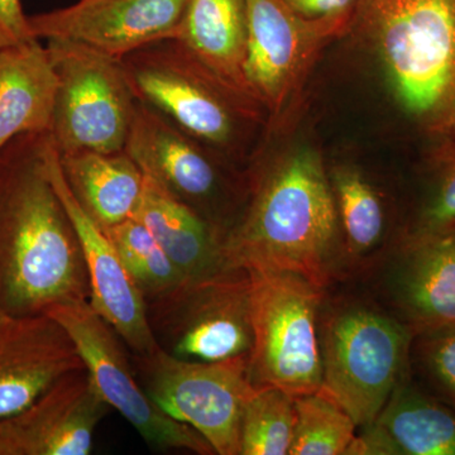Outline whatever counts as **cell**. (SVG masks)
<instances>
[{
	"instance_id": "9c48e42d",
	"label": "cell",
	"mask_w": 455,
	"mask_h": 455,
	"mask_svg": "<svg viewBox=\"0 0 455 455\" xmlns=\"http://www.w3.org/2000/svg\"><path fill=\"white\" fill-rule=\"evenodd\" d=\"M132 357L140 386L164 414L193 427L215 454L241 453L242 415L254 390L248 358L205 363L161 348Z\"/></svg>"
},
{
	"instance_id": "8fae6325",
	"label": "cell",
	"mask_w": 455,
	"mask_h": 455,
	"mask_svg": "<svg viewBox=\"0 0 455 455\" xmlns=\"http://www.w3.org/2000/svg\"><path fill=\"white\" fill-rule=\"evenodd\" d=\"M188 0H77L68 7L29 16L38 40L82 44L122 60L134 51L173 40Z\"/></svg>"
},
{
	"instance_id": "7402d4cb",
	"label": "cell",
	"mask_w": 455,
	"mask_h": 455,
	"mask_svg": "<svg viewBox=\"0 0 455 455\" xmlns=\"http://www.w3.org/2000/svg\"><path fill=\"white\" fill-rule=\"evenodd\" d=\"M60 163L75 199L99 226L108 229L136 215L146 178L127 152H80L60 156Z\"/></svg>"
},
{
	"instance_id": "277c9868",
	"label": "cell",
	"mask_w": 455,
	"mask_h": 455,
	"mask_svg": "<svg viewBox=\"0 0 455 455\" xmlns=\"http://www.w3.org/2000/svg\"><path fill=\"white\" fill-rule=\"evenodd\" d=\"M134 94L215 151L236 148L259 101L221 82L178 41L155 42L121 60Z\"/></svg>"
},
{
	"instance_id": "6da1fadb",
	"label": "cell",
	"mask_w": 455,
	"mask_h": 455,
	"mask_svg": "<svg viewBox=\"0 0 455 455\" xmlns=\"http://www.w3.org/2000/svg\"><path fill=\"white\" fill-rule=\"evenodd\" d=\"M50 134L0 149V307L12 317L90 301L82 247L49 170Z\"/></svg>"
},
{
	"instance_id": "f546056e",
	"label": "cell",
	"mask_w": 455,
	"mask_h": 455,
	"mask_svg": "<svg viewBox=\"0 0 455 455\" xmlns=\"http://www.w3.org/2000/svg\"><path fill=\"white\" fill-rule=\"evenodd\" d=\"M20 0H0V50L35 40ZM38 40V38H37Z\"/></svg>"
},
{
	"instance_id": "83f0119b",
	"label": "cell",
	"mask_w": 455,
	"mask_h": 455,
	"mask_svg": "<svg viewBox=\"0 0 455 455\" xmlns=\"http://www.w3.org/2000/svg\"><path fill=\"white\" fill-rule=\"evenodd\" d=\"M455 232V160L443 173L412 235Z\"/></svg>"
},
{
	"instance_id": "4316f807",
	"label": "cell",
	"mask_w": 455,
	"mask_h": 455,
	"mask_svg": "<svg viewBox=\"0 0 455 455\" xmlns=\"http://www.w3.org/2000/svg\"><path fill=\"white\" fill-rule=\"evenodd\" d=\"M416 355L431 385L455 407V324L415 335Z\"/></svg>"
},
{
	"instance_id": "7c38bea8",
	"label": "cell",
	"mask_w": 455,
	"mask_h": 455,
	"mask_svg": "<svg viewBox=\"0 0 455 455\" xmlns=\"http://www.w3.org/2000/svg\"><path fill=\"white\" fill-rule=\"evenodd\" d=\"M46 160L51 181L73 221L82 247L89 276L90 305L112 326L132 355H145L155 352L160 347L149 328L145 298L106 230L95 223L75 199L51 139Z\"/></svg>"
},
{
	"instance_id": "484cf974",
	"label": "cell",
	"mask_w": 455,
	"mask_h": 455,
	"mask_svg": "<svg viewBox=\"0 0 455 455\" xmlns=\"http://www.w3.org/2000/svg\"><path fill=\"white\" fill-rule=\"evenodd\" d=\"M331 188L349 252H371L385 230V212L376 191L361 173L344 167L333 173Z\"/></svg>"
},
{
	"instance_id": "d4e9b609",
	"label": "cell",
	"mask_w": 455,
	"mask_h": 455,
	"mask_svg": "<svg viewBox=\"0 0 455 455\" xmlns=\"http://www.w3.org/2000/svg\"><path fill=\"white\" fill-rule=\"evenodd\" d=\"M104 230L112 239L146 302L163 295L185 280L142 221L131 218Z\"/></svg>"
},
{
	"instance_id": "9a60e30c",
	"label": "cell",
	"mask_w": 455,
	"mask_h": 455,
	"mask_svg": "<svg viewBox=\"0 0 455 455\" xmlns=\"http://www.w3.org/2000/svg\"><path fill=\"white\" fill-rule=\"evenodd\" d=\"M84 368L73 339L53 317H13L0 331V418L23 411Z\"/></svg>"
},
{
	"instance_id": "4fadbf2b",
	"label": "cell",
	"mask_w": 455,
	"mask_h": 455,
	"mask_svg": "<svg viewBox=\"0 0 455 455\" xmlns=\"http://www.w3.org/2000/svg\"><path fill=\"white\" fill-rule=\"evenodd\" d=\"M209 148L154 108L137 103L124 151L147 179L220 228L214 209L224 179Z\"/></svg>"
},
{
	"instance_id": "cb8c5ba5",
	"label": "cell",
	"mask_w": 455,
	"mask_h": 455,
	"mask_svg": "<svg viewBox=\"0 0 455 455\" xmlns=\"http://www.w3.org/2000/svg\"><path fill=\"white\" fill-rule=\"evenodd\" d=\"M295 400L274 386H254L245 401L239 455H287L295 433Z\"/></svg>"
},
{
	"instance_id": "7a4b0ae2",
	"label": "cell",
	"mask_w": 455,
	"mask_h": 455,
	"mask_svg": "<svg viewBox=\"0 0 455 455\" xmlns=\"http://www.w3.org/2000/svg\"><path fill=\"white\" fill-rule=\"evenodd\" d=\"M221 248L229 267L289 272L324 289L337 265L339 217L320 156L304 147L259 171Z\"/></svg>"
},
{
	"instance_id": "2e32d148",
	"label": "cell",
	"mask_w": 455,
	"mask_h": 455,
	"mask_svg": "<svg viewBox=\"0 0 455 455\" xmlns=\"http://www.w3.org/2000/svg\"><path fill=\"white\" fill-rule=\"evenodd\" d=\"M244 77L259 104L280 109L304 70L311 44L326 32L304 22L283 0H245Z\"/></svg>"
},
{
	"instance_id": "4dcf8cb0",
	"label": "cell",
	"mask_w": 455,
	"mask_h": 455,
	"mask_svg": "<svg viewBox=\"0 0 455 455\" xmlns=\"http://www.w3.org/2000/svg\"><path fill=\"white\" fill-rule=\"evenodd\" d=\"M12 319H13V317L9 316L8 314L0 307V331H2V329L4 328Z\"/></svg>"
},
{
	"instance_id": "52a82bcc",
	"label": "cell",
	"mask_w": 455,
	"mask_h": 455,
	"mask_svg": "<svg viewBox=\"0 0 455 455\" xmlns=\"http://www.w3.org/2000/svg\"><path fill=\"white\" fill-rule=\"evenodd\" d=\"M57 79L50 139L60 156L124 151L139 98L121 60L46 41Z\"/></svg>"
},
{
	"instance_id": "5b68a950",
	"label": "cell",
	"mask_w": 455,
	"mask_h": 455,
	"mask_svg": "<svg viewBox=\"0 0 455 455\" xmlns=\"http://www.w3.org/2000/svg\"><path fill=\"white\" fill-rule=\"evenodd\" d=\"M414 337L406 323L370 307L331 314L320 334L322 390L363 429L406 379Z\"/></svg>"
},
{
	"instance_id": "ffe728a7",
	"label": "cell",
	"mask_w": 455,
	"mask_h": 455,
	"mask_svg": "<svg viewBox=\"0 0 455 455\" xmlns=\"http://www.w3.org/2000/svg\"><path fill=\"white\" fill-rule=\"evenodd\" d=\"M133 218L148 228L185 278L211 276L229 267L223 256L220 228L149 179L146 178Z\"/></svg>"
},
{
	"instance_id": "5bb4252c",
	"label": "cell",
	"mask_w": 455,
	"mask_h": 455,
	"mask_svg": "<svg viewBox=\"0 0 455 455\" xmlns=\"http://www.w3.org/2000/svg\"><path fill=\"white\" fill-rule=\"evenodd\" d=\"M108 407L85 368L68 374L23 411L0 418V455H88Z\"/></svg>"
},
{
	"instance_id": "d6986e66",
	"label": "cell",
	"mask_w": 455,
	"mask_h": 455,
	"mask_svg": "<svg viewBox=\"0 0 455 455\" xmlns=\"http://www.w3.org/2000/svg\"><path fill=\"white\" fill-rule=\"evenodd\" d=\"M57 79L46 44L0 50V149L22 134H50Z\"/></svg>"
},
{
	"instance_id": "ac0fdd59",
	"label": "cell",
	"mask_w": 455,
	"mask_h": 455,
	"mask_svg": "<svg viewBox=\"0 0 455 455\" xmlns=\"http://www.w3.org/2000/svg\"><path fill=\"white\" fill-rule=\"evenodd\" d=\"M394 291L415 335L455 324V232L410 236Z\"/></svg>"
},
{
	"instance_id": "44dd1931",
	"label": "cell",
	"mask_w": 455,
	"mask_h": 455,
	"mask_svg": "<svg viewBox=\"0 0 455 455\" xmlns=\"http://www.w3.org/2000/svg\"><path fill=\"white\" fill-rule=\"evenodd\" d=\"M247 31L245 0H188L173 40L221 82L253 98L244 77Z\"/></svg>"
},
{
	"instance_id": "8992f818",
	"label": "cell",
	"mask_w": 455,
	"mask_h": 455,
	"mask_svg": "<svg viewBox=\"0 0 455 455\" xmlns=\"http://www.w3.org/2000/svg\"><path fill=\"white\" fill-rule=\"evenodd\" d=\"M247 272L253 328L248 357L251 381L254 386H274L293 397L319 391L322 287L289 272Z\"/></svg>"
},
{
	"instance_id": "e0dca14e",
	"label": "cell",
	"mask_w": 455,
	"mask_h": 455,
	"mask_svg": "<svg viewBox=\"0 0 455 455\" xmlns=\"http://www.w3.org/2000/svg\"><path fill=\"white\" fill-rule=\"evenodd\" d=\"M406 379L348 455H455V407Z\"/></svg>"
},
{
	"instance_id": "f1b7e54d",
	"label": "cell",
	"mask_w": 455,
	"mask_h": 455,
	"mask_svg": "<svg viewBox=\"0 0 455 455\" xmlns=\"http://www.w3.org/2000/svg\"><path fill=\"white\" fill-rule=\"evenodd\" d=\"M295 16L326 33L352 20L358 0H283Z\"/></svg>"
},
{
	"instance_id": "603a6c76",
	"label": "cell",
	"mask_w": 455,
	"mask_h": 455,
	"mask_svg": "<svg viewBox=\"0 0 455 455\" xmlns=\"http://www.w3.org/2000/svg\"><path fill=\"white\" fill-rule=\"evenodd\" d=\"M293 400L296 424L290 455H348L358 427L349 412L322 388Z\"/></svg>"
},
{
	"instance_id": "30bf717a",
	"label": "cell",
	"mask_w": 455,
	"mask_h": 455,
	"mask_svg": "<svg viewBox=\"0 0 455 455\" xmlns=\"http://www.w3.org/2000/svg\"><path fill=\"white\" fill-rule=\"evenodd\" d=\"M46 314L70 335L104 403L121 412L151 447L215 454L197 431L164 414L149 398L131 366L121 338L89 301L56 305Z\"/></svg>"
},
{
	"instance_id": "3957f363",
	"label": "cell",
	"mask_w": 455,
	"mask_h": 455,
	"mask_svg": "<svg viewBox=\"0 0 455 455\" xmlns=\"http://www.w3.org/2000/svg\"><path fill=\"white\" fill-rule=\"evenodd\" d=\"M352 20L403 110L427 130L455 132V0H358Z\"/></svg>"
},
{
	"instance_id": "ba28073f",
	"label": "cell",
	"mask_w": 455,
	"mask_h": 455,
	"mask_svg": "<svg viewBox=\"0 0 455 455\" xmlns=\"http://www.w3.org/2000/svg\"><path fill=\"white\" fill-rule=\"evenodd\" d=\"M146 304L156 343L167 355L205 363L250 357L252 305L245 269L185 278Z\"/></svg>"
}]
</instances>
